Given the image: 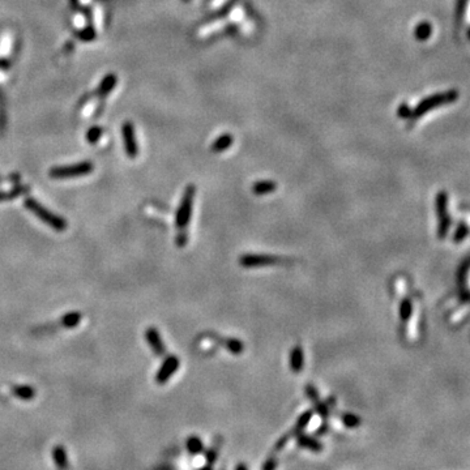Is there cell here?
<instances>
[{
  "mask_svg": "<svg viewBox=\"0 0 470 470\" xmlns=\"http://www.w3.org/2000/svg\"><path fill=\"white\" fill-rule=\"evenodd\" d=\"M217 456H218V452L216 451L214 448L209 449V451L205 452V458H207L208 465H213L217 460Z\"/></svg>",
  "mask_w": 470,
  "mask_h": 470,
  "instance_id": "22",
  "label": "cell"
},
{
  "mask_svg": "<svg viewBox=\"0 0 470 470\" xmlns=\"http://www.w3.org/2000/svg\"><path fill=\"white\" fill-rule=\"evenodd\" d=\"M184 2H187V0H184Z\"/></svg>",
  "mask_w": 470,
  "mask_h": 470,
  "instance_id": "29",
  "label": "cell"
},
{
  "mask_svg": "<svg viewBox=\"0 0 470 470\" xmlns=\"http://www.w3.org/2000/svg\"><path fill=\"white\" fill-rule=\"evenodd\" d=\"M315 410L318 411L319 414H320V417L322 418H328V415H329V410H328V406L325 405L324 402H322V401H319L318 404H315Z\"/></svg>",
  "mask_w": 470,
  "mask_h": 470,
  "instance_id": "21",
  "label": "cell"
},
{
  "mask_svg": "<svg viewBox=\"0 0 470 470\" xmlns=\"http://www.w3.org/2000/svg\"><path fill=\"white\" fill-rule=\"evenodd\" d=\"M24 205L26 207V209H28L29 212H31L34 216H37L38 218L44 223H46L47 226L53 227L55 231H64V230L67 229V221H65L63 217L58 216V214L53 213V212H50L47 208H45L44 205H41L34 199H26Z\"/></svg>",
  "mask_w": 470,
  "mask_h": 470,
  "instance_id": "1",
  "label": "cell"
},
{
  "mask_svg": "<svg viewBox=\"0 0 470 470\" xmlns=\"http://www.w3.org/2000/svg\"><path fill=\"white\" fill-rule=\"evenodd\" d=\"M225 346L226 349L229 350L230 352H232V354H241V352L245 350L243 342L237 340V338H227V340H225Z\"/></svg>",
  "mask_w": 470,
  "mask_h": 470,
  "instance_id": "17",
  "label": "cell"
},
{
  "mask_svg": "<svg viewBox=\"0 0 470 470\" xmlns=\"http://www.w3.org/2000/svg\"><path fill=\"white\" fill-rule=\"evenodd\" d=\"M187 451L191 453V455H200L201 452L204 451V444L200 440V438L198 436H189L188 439H187L186 443Z\"/></svg>",
  "mask_w": 470,
  "mask_h": 470,
  "instance_id": "15",
  "label": "cell"
},
{
  "mask_svg": "<svg viewBox=\"0 0 470 470\" xmlns=\"http://www.w3.org/2000/svg\"><path fill=\"white\" fill-rule=\"evenodd\" d=\"M276 188H277V183L273 182V180H259L254 184L252 191H254L255 195L263 196L272 193L276 191Z\"/></svg>",
  "mask_w": 470,
  "mask_h": 470,
  "instance_id": "13",
  "label": "cell"
},
{
  "mask_svg": "<svg viewBox=\"0 0 470 470\" xmlns=\"http://www.w3.org/2000/svg\"><path fill=\"white\" fill-rule=\"evenodd\" d=\"M186 239H187V235H186V234L178 235V237H176V245L183 246V245H184V243H186Z\"/></svg>",
  "mask_w": 470,
  "mask_h": 470,
  "instance_id": "26",
  "label": "cell"
},
{
  "mask_svg": "<svg viewBox=\"0 0 470 470\" xmlns=\"http://www.w3.org/2000/svg\"><path fill=\"white\" fill-rule=\"evenodd\" d=\"M341 421H342V423L345 424V426L349 427V428H356V427H358L359 424L362 423L361 417H358V415L356 414H351V413H345V414H342Z\"/></svg>",
  "mask_w": 470,
  "mask_h": 470,
  "instance_id": "18",
  "label": "cell"
},
{
  "mask_svg": "<svg viewBox=\"0 0 470 470\" xmlns=\"http://www.w3.org/2000/svg\"><path fill=\"white\" fill-rule=\"evenodd\" d=\"M51 455H53V460H54V462H55L58 470L68 469V466H69L68 455H67V451H65L64 447L63 446L54 447Z\"/></svg>",
  "mask_w": 470,
  "mask_h": 470,
  "instance_id": "10",
  "label": "cell"
},
{
  "mask_svg": "<svg viewBox=\"0 0 470 470\" xmlns=\"http://www.w3.org/2000/svg\"><path fill=\"white\" fill-rule=\"evenodd\" d=\"M179 365V359L176 358L175 356L167 357L164 361V363H162L161 368L158 370L157 375H155V381H157L158 384L167 383V381L170 380V377L178 371Z\"/></svg>",
  "mask_w": 470,
  "mask_h": 470,
  "instance_id": "5",
  "label": "cell"
},
{
  "mask_svg": "<svg viewBox=\"0 0 470 470\" xmlns=\"http://www.w3.org/2000/svg\"><path fill=\"white\" fill-rule=\"evenodd\" d=\"M12 393L21 401H31L35 397V389L31 385H13Z\"/></svg>",
  "mask_w": 470,
  "mask_h": 470,
  "instance_id": "11",
  "label": "cell"
},
{
  "mask_svg": "<svg viewBox=\"0 0 470 470\" xmlns=\"http://www.w3.org/2000/svg\"><path fill=\"white\" fill-rule=\"evenodd\" d=\"M195 192L196 188L193 184H189V186H187L186 189H184V193H183L182 201H180L179 208H178V212H176L175 217V223L178 229L183 230L188 225L189 221H191Z\"/></svg>",
  "mask_w": 470,
  "mask_h": 470,
  "instance_id": "2",
  "label": "cell"
},
{
  "mask_svg": "<svg viewBox=\"0 0 470 470\" xmlns=\"http://www.w3.org/2000/svg\"><path fill=\"white\" fill-rule=\"evenodd\" d=\"M289 366L290 370L295 374L300 372L303 370L304 366V351L303 349L297 345L290 350V356H289Z\"/></svg>",
  "mask_w": 470,
  "mask_h": 470,
  "instance_id": "8",
  "label": "cell"
},
{
  "mask_svg": "<svg viewBox=\"0 0 470 470\" xmlns=\"http://www.w3.org/2000/svg\"><path fill=\"white\" fill-rule=\"evenodd\" d=\"M81 319H83V315H81L79 311H73V312H68L67 315H64L60 320V324L64 327V328H76L79 324H80Z\"/></svg>",
  "mask_w": 470,
  "mask_h": 470,
  "instance_id": "14",
  "label": "cell"
},
{
  "mask_svg": "<svg viewBox=\"0 0 470 470\" xmlns=\"http://www.w3.org/2000/svg\"><path fill=\"white\" fill-rule=\"evenodd\" d=\"M101 135H102V130H101V128L94 127V128H92V130H90L89 132H88V140H89V142L94 144V142L98 141V139L101 137Z\"/></svg>",
  "mask_w": 470,
  "mask_h": 470,
  "instance_id": "20",
  "label": "cell"
},
{
  "mask_svg": "<svg viewBox=\"0 0 470 470\" xmlns=\"http://www.w3.org/2000/svg\"><path fill=\"white\" fill-rule=\"evenodd\" d=\"M122 133H123L124 148H126V152H127L128 157L136 158V155L139 154V146H137V140L136 136H135V131H133L132 124H131L130 122L124 123Z\"/></svg>",
  "mask_w": 470,
  "mask_h": 470,
  "instance_id": "6",
  "label": "cell"
},
{
  "mask_svg": "<svg viewBox=\"0 0 470 470\" xmlns=\"http://www.w3.org/2000/svg\"><path fill=\"white\" fill-rule=\"evenodd\" d=\"M276 467H277V458L276 457H269L263 465V470H276Z\"/></svg>",
  "mask_w": 470,
  "mask_h": 470,
  "instance_id": "23",
  "label": "cell"
},
{
  "mask_svg": "<svg viewBox=\"0 0 470 470\" xmlns=\"http://www.w3.org/2000/svg\"><path fill=\"white\" fill-rule=\"evenodd\" d=\"M93 171V165L90 162H79L69 166H58L50 170V176L53 179H71L77 176L88 175Z\"/></svg>",
  "mask_w": 470,
  "mask_h": 470,
  "instance_id": "3",
  "label": "cell"
},
{
  "mask_svg": "<svg viewBox=\"0 0 470 470\" xmlns=\"http://www.w3.org/2000/svg\"><path fill=\"white\" fill-rule=\"evenodd\" d=\"M289 438H290V435H285L284 438H281V439H280V442L277 443V444H276V448H277V449H281L282 447H285V444L288 443Z\"/></svg>",
  "mask_w": 470,
  "mask_h": 470,
  "instance_id": "24",
  "label": "cell"
},
{
  "mask_svg": "<svg viewBox=\"0 0 470 470\" xmlns=\"http://www.w3.org/2000/svg\"><path fill=\"white\" fill-rule=\"evenodd\" d=\"M234 142V137L230 133H223L220 137H217L214 142L212 144V152L221 153L225 152L226 149H229Z\"/></svg>",
  "mask_w": 470,
  "mask_h": 470,
  "instance_id": "12",
  "label": "cell"
},
{
  "mask_svg": "<svg viewBox=\"0 0 470 470\" xmlns=\"http://www.w3.org/2000/svg\"><path fill=\"white\" fill-rule=\"evenodd\" d=\"M199 470H213V469H212V465H207V466H203Z\"/></svg>",
  "mask_w": 470,
  "mask_h": 470,
  "instance_id": "28",
  "label": "cell"
},
{
  "mask_svg": "<svg viewBox=\"0 0 470 470\" xmlns=\"http://www.w3.org/2000/svg\"><path fill=\"white\" fill-rule=\"evenodd\" d=\"M281 259L277 256H270V255H255L248 254L243 255L239 259V264L245 268H259V266H268L281 264Z\"/></svg>",
  "mask_w": 470,
  "mask_h": 470,
  "instance_id": "4",
  "label": "cell"
},
{
  "mask_svg": "<svg viewBox=\"0 0 470 470\" xmlns=\"http://www.w3.org/2000/svg\"><path fill=\"white\" fill-rule=\"evenodd\" d=\"M311 418H312V411L311 410H307V411H304L303 414H300V417L298 418L297 424H295V428H294V433L297 434V435L302 433V430L306 428L307 424L309 423Z\"/></svg>",
  "mask_w": 470,
  "mask_h": 470,
  "instance_id": "16",
  "label": "cell"
},
{
  "mask_svg": "<svg viewBox=\"0 0 470 470\" xmlns=\"http://www.w3.org/2000/svg\"><path fill=\"white\" fill-rule=\"evenodd\" d=\"M409 311H410V306H409L408 303H404L402 304V307H401V316L402 318H406V316H409Z\"/></svg>",
  "mask_w": 470,
  "mask_h": 470,
  "instance_id": "25",
  "label": "cell"
},
{
  "mask_svg": "<svg viewBox=\"0 0 470 470\" xmlns=\"http://www.w3.org/2000/svg\"><path fill=\"white\" fill-rule=\"evenodd\" d=\"M306 395H307V397H308V399L311 400V402H312L314 405H315V404H318V402L320 401V397H319L318 389H316V388L314 387V385H307V387H306Z\"/></svg>",
  "mask_w": 470,
  "mask_h": 470,
  "instance_id": "19",
  "label": "cell"
},
{
  "mask_svg": "<svg viewBox=\"0 0 470 470\" xmlns=\"http://www.w3.org/2000/svg\"><path fill=\"white\" fill-rule=\"evenodd\" d=\"M297 443L298 446L302 447V448H306L311 452H315V453H320L323 451V444L319 440L314 439L312 436H308L306 434H298L297 436Z\"/></svg>",
  "mask_w": 470,
  "mask_h": 470,
  "instance_id": "9",
  "label": "cell"
},
{
  "mask_svg": "<svg viewBox=\"0 0 470 470\" xmlns=\"http://www.w3.org/2000/svg\"><path fill=\"white\" fill-rule=\"evenodd\" d=\"M145 340L148 341L149 346L150 349L153 350L157 357L164 356L166 349H165V343L161 338V334H160V331L154 327H150L145 331Z\"/></svg>",
  "mask_w": 470,
  "mask_h": 470,
  "instance_id": "7",
  "label": "cell"
},
{
  "mask_svg": "<svg viewBox=\"0 0 470 470\" xmlns=\"http://www.w3.org/2000/svg\"><path fill=\"white\" fill-rule=\"evenodd\" d=\"M235 470H248V467H247V465L243 464V462H241V464L237 465Z\"/></svg>",
  "mask_w": 470,
  "mask_h": 470,
  "instance_id": "27",
  "label": "cell"
}]
</instances>
